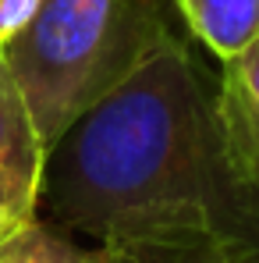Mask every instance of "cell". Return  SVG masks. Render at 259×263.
Here are the masks:
<instances>
[{
  "instance_id": "6da1fadb",
  "label": "cell",
  "mask_w": 259,
  "mask_h": 263,
  "mask_svg": "<svg viewBox=\"0 0 259 263\" xmlns=\"http://www.w3.org/2000/svg\"><path fill=\"white\" fill-rule=\"evenodd\" d=\"M39 210L103 263H259V181L227 157L192 36H171L57 139Z\"/></svg>"
},
{
  "instance_id": "7a4b0ae2",
  "label": "cell",
  "mask_w": 259,
  "mask_h": 263,
  "mask_svg": "<svg viewBox=\"0 0 259 263\" xmlns=\"http://www.w3.org/2000/svg\"><path fill=\"white\" fill-rule=\"evenodd\" d=\"M171 7V0H43L29 25L0 43L46 153L177 36Z\"/></svg>"
},
{
  "instance_id": "3957f363",
  "label": "cell",
  "mask_w": 259,
  "mask_h": 263,
  "mask_svg": "<svg viewBox=\"0 0 259 263\" xmlns=\"http://www.w3.org/2000/svg\"><path fill=\"white\" fill-rule=\"evenodd\" d=\"M216 79V121L231 164L259 181V40L242 53L220 61Z\"/></svg>"
},
{
  "instance_id": "277c9868",
  "label": "cell",
  "mask_w": 259,
  "mask_h": 263,
  "mask_svg": "<svg viewBox=\"0 0 259 263\" xmlns=\"http://www.w3.org/2000/svg\"><path fill=\"white\" fill-rule=\"evenodd\" d=\"M185 32L216 61H227L259 40V0H171Z\"/></svg>"
},
{
  "instance_id": "5b68a950",
  "label": "cell",
  "mask_w": 259,
  "mask_h": 263,
  "mask_svg": "<svg viewBox=\"0 0 259 263\" xmlns=\"http://www.w3.org/2000/svg\"><path fill=\"white\" fill-rule=\"evenodd\" d=\"M0 167L22 171V175L39 178V181H43L46 167V149L36 135L29 103H25L4 57H0Z\"/></svg>"
},
{
  "instance_id": "8992f818",
  "label": "cell",
  "mask_w": 259,
  "mask_h": 263,
  "mask_svg": "<svg viewBox=\"0 0 259 263\" xmlns=\"http://www.w3.org/2000/svg\"><path fill=\"white\" fill-rule=\"evenodd\" d=\"M11 263H103L99 249H82L71 242V235L57 231L46 220H32L14 246V260Z\"/></svg>"
},
{
  "instance_id": "52a82bcc",
  "label": "cell",
  "mask_w": 259,
  "mask_h": 263,
  "mask_svg": "<svg viewBox=\"0 0 259 263\" xmlns=\"http://www.w3.org/2000/svg\"><path fill=\"white\" fill-rule=\"evenodd\" d=\"M39 189H43L39 178L0 167V242L22 235L39 217Z\"/></svg>"
},
{
  "instance_id": "ba28073f",
  "label": "cell",
  "mask_w": 259,
  "mask_h": 263,
  "mask_svg": "<svg viewBox=\"0 0 259 263\" xmlns=\"http://www.w3.org/2000/svg\"><path fill=\"white\" fill-rule=\"evenodd\" d=\"M43 0H0V43H7L14 32L29 25V18L39 11Z\"/></svg>"
},
{
  "instance_id": "9c48e42d",
  "label": "cell",
  "mask_w": 259,
  "mask_h": 263,
  "mask_svg": "<svg viewBox=\"0 0 259 263\" xmlns=\"http://www.w3.org/2000/svg\"><path fill=\"white\" fill-rule=\"evenodd\" d=\"M14 246H18V235H14V238H7V242H0V263H11V260H14Z\"/></svg>"
}]
</instances>
